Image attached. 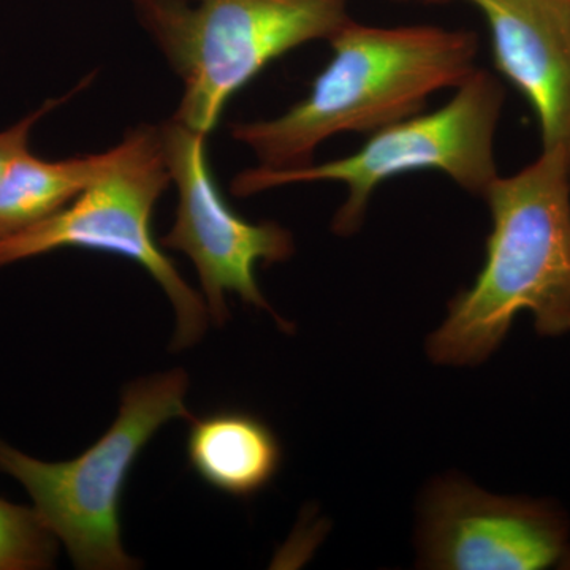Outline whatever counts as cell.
<instances>
[{"label":"cell","instance_id":"6da1fadb","mask_svg":"<svg viewBox=\"0 0 570 570\" xmlns=\"http://www.w3.org/2000/svg\"><path fill=\"white\" fill-rule=\"evenodd\" d=\"M332 61L309 94L281 116L232 126L258 167L295 170L313 164L337 134H373L423 110L428 97L459 88L474 73V32L438 26L376 28L348 20L328 40Z\"/></svg>","mask_w":570,"mask_h":570},{"label":"cell","instance_id":"7a4b0ae2","mask_svg":"<svg viewBox=\"0 0 570 570\" xmlns=\"http://www.w3.org/2000/svg\"><path fill=\"white\" fill-rule=\"evenodd\" d=\"M483 198L493 223L485 265L428 343L442 365L485 362L521 311L539 335L570 332V157L542 151L519 174L498 176Z\"/></svg>","mask_w":570,"mask_h":570},{"label":"cell","instance_id":"3957f363","mask_svg":"<svg viewBox=\"0 0 570 570\" xmlns=\"http://www.w3.org/2000/svg\"><path fill=\"white\" fill-rule=\"evenodd\" d=\"M138 20L183 82L174 118L208 135L225 105L269 62L330 40L351 0H132Z\"/></svg>","mask_w":570,"mask_h":570},{"label":"cell","instance_id":"277c9868","mask_svg":"<svg viewBox=\"0 0 570 570\" xmlns=\"http://www.w3.org/2000/svg\"><path fill=\"white\" fill-rule=\"evenodd\" d=\"M187 390L189 376L183 370L137 379L124 389L110 430L70 461L37 460L0 439V472L24 487L32 508L78 569L140 566L122 547V491L130 469L157 430L170 420H193L186 406Z\"/></svg>","mask_w":570,"mask_h":570},{"label":"cell","instance_id":"5b68a950","mask_svg":"<svg viewBox=\"0 0 570 570\" xmlns=\"http://www.w3.org/2000/svg\"><path fill=\"white\" fill-rule=\"evenodd\" d=\"M502 104L501 82L489 71L475 69L444 107L382 127L351 156L295 170L249 168L235 176L232 193L249 197L287 184H346L347 200L333 219V232L341 236L358 230L381 184L411 171H441L468 193L483 197L499 176L494 135Z\"/></svg>","mask_w":570,"mask_h":570},{"label":"cell","instance_id":"8992f818","mask_svg":"<svg viewBox=\"0 0 570 570\" xmlns=\"http://www.w3.org/2000/svg\"><path fill=\"white\" fill-rule=\"evenodd\" d=\"M170 183L159 127L129 130L111 148L108 167L73 202L39 224L0 238V268L69 247L129 258L156 279L174 306L171 348L193 347L205 335L208 306L153 235L154 208Z\"/></svg>","mask_w":570,"mask_h":570},{"label":"cell","instance_id":"52a82bcc","mask_svg":"<svg viewBox=\"0 0 570 570\" xmlns=\"http://www.w3.org/2000/svg\"><path fill=\"white\" fill-rule=\"evenodd\" d=\"M160 141L171 183L178 189V208L170 232L160 239L165 249L193 261L200 279L209 317L217 325L228 318L227 295L275 316L291 332L258 287L255 266L279 264L294 255V238L279 224H253L228 206L217 187L206 153L208 135L189 129L175 118L159 126Z\"/></svg>","mask_w":570,"mask_h":570},{"label":"cell","instance_id":"ba28073f","mask_svg":"<svg viewBox=\"0 0 570 570\" xmlns=\"http://www.w3.org/2000/svg\"><path fill=\"white\" fill-rule=\"evenodd\" d=\"M422 564L442 570H540L561 561L569 523L557 505L494 497L463 479L428 491L419 534Z\"/></svg>","mask_w":570,"mask_h":570},{"label":"cell","instance_id":"9c48e42d","mask_svg":"<svg viewBox=\"0 0 570 570\" xmlns=\"http://www.w3.org/2000/svg\"><path fill=\"white\" fill-rule=\"evenodd\" d=\"M489 22L497 69L534 108L543 151L570 157V0H468Z\"/></svg>","mask_w":570,"mask_h":570},{"label":"cell","instance_id":"30bf717a","mask_svg":"<svg viewBox=\"0 0 570 570\" xmlns=\"http://www.w3.org/2000/svg\"><path fill=\"white\" fill-rule=\"evenodd\" d=\"M187 459L213 489L249 498L275 479L283 450L261 419L243 411H219L190 420Z\"/></svg>","mask_w":570,"mask_h":570},{"label":"cell","instance_id":"8fae6325","mask_svg":"<svg viewBox=\"0 0 570 570\" xmlns=\"http://www.w3.org/2000/svg\"><path fill=\"white\" fill-rule=\"evenodd\" d=\"M111 160L110 151L43 160L24 151L0 178V238L39 224L73 202Z\"/></svg>","mask_w":570,"mask_h":570},{"label":"cell","instance_id":"7c38bea8","mask_svg":"<svg viewBox=\"0 0 570 570\" xmlns=\"http://www.w3.org/2000/svg\"><path fill=\"white\" fill-rule=\"evenodd\" d=\"M58 542L36 509L0 498V570L51 568Z\"/></svg>","mask_w":570,"mask_h":570},{"label":"cell","instance_id":"4fadbf2b","mask_svg":"<svg viewBox=\"0 0 570 570\" xmlns=\"http://www.w3.org/2000/svg\"><path fill=\"white\" fill-rule=\"evenodd\" d=\"M63 102L56 100V102L45 104L39 111L26 116L20 122L14 124L10 129L0 132V178L6 174L9 165L17 159L20 154L29 149V135H31L32 127L39 121L41 116L47 115L56 105Z\"/></svg>","mask_w":570,"mask_h":570},{"label":"cell","instance_id":"5bb4252c","mask_svg":"<svg viewBox=\"0 0 570 570\" xmlns=\"http://www.w3.org/2000/svg\"><path fill=\"white\" fill-rule=\"evenodd\" d=\"M558 564H560L561 569H570V546L564 551V554H562L561 561Z\"/></svg>","mask_w":570,"mask_h":570},{"label":"cell","instance_id":"9a60e30c","mask_svg":"<svg viewBox=\"0 0 570 570\" xmlns=\"http://www.w3.org/2000/svg\"><path fill=\"white\" fill-rule=\"evenodd\" d=\"M417 2L442 3V2H449V0H417Z\"/></svg>","mask_w":570,"mask_h":570}]
</instances>
